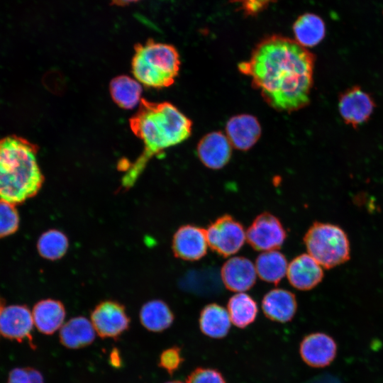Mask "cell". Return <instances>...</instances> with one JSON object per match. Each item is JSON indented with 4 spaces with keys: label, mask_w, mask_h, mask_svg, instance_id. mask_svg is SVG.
<instances>
[{
    "label": "cell",
    "mask_w": 383,
    "mask_h": 383,
    "mask_svg": "<svg viewBox=\"0 0 383 383\" xmlns=\"http://www.w3.org/2000/svg\"><path fill=\"white\" fill-rule=\"evenodd\" d=\"M315 56L295 40L279 35L263 38L238 65L273 109L299 111L310 101Z\"/></svg>",
    "instance_id": "obj_1"
},
{
    "label": "cell",
    "mask_w": 383,
    "mask_h": 383,
    "mask_svg": "<svg viewBox=\"0 0 383 383\" xmlns=\"http://www.w3.org/2000/svg\"><path fill=\"white\" fill-rule=\"evenodd\" d=\"M129 124L133 134L143 141L144 149L123 177L126 187L134 183L152 157L188 139L193 126L192 120L172 104L145 99Z\"/></svg>",
    "instance_id": "obj_2"
},
{
    "label": "cell",
    "mask_w": 383,
    "mask_h": 383,
    "mask_svg": "<svg viewBox=\"0 0 383 383\" xmlns=\"http://www.w3.org/2000/svg\"><path fill=\"white\" fill-rule=\"evenodd\" d=\"M38 146L15 135L0 139V200L13 205L38 194L44 182Z\"/></svg>",
    "instance_id": "obj_3"
},
{
    "label": "cell",
    "mask_w": 383,
    "mask_h": 383,
    "mask_svg": "<svg viewBox=\"0 0 383 383\" xmlns=\"http://www.w3.org/2000/svg\"><path fill=\"white\" fill-rule=\"evenodd\" d=\"M134 50L131 68L138 82L155 89L167 88L174 83L181 66L174 46L149 39L144 44H136Z\"/></svg>",
    "instance_id": "obj_4"
},
{
    "label": "cell",
    "mask_w": 383,
    "mask_h": 383,
    "mask_svg": "<svg viewBox=\"0 0 383 383\" xmlns=\"http://www.w3.org/2000/svg\"><path fill=\"white\" fill-rule=\"evenodd\" d=\"M304 243L308 254L323 268L335 267L350 258L348 235L338 225L314 222L306 232Z\"/></svg>",
    "instance_id": "obj_5"
},
{
    "label": "cell",
    "mask_w": 383,
    "mask_h": 383,
    "mask_svg": "<svg viewBox=\"0 0 383 383\" xmlns=\"http://www.w3.org/2000/svg\"><path fill=\"white\" fill-rule=\"evenodd\" d=\"M206 234L209 247L224 257L238 252L246 240L243 226L229 214H223L211 223Z\"/></svg>",
    "instance_id": "obj_6"
},
{
    "label": "cell",
    "mask_w": 383,
    "mask_h": 383,
    "mask_svg": "<svg viewBox=\"0 0 383 383\" xmlns=\"http://www.w3.org/2000/svg\"><path fill=\"white\" fill-rule=\"evenodd\" d=\"M245 233L252 248L263 252L279 249L287 236L280 220L270 212L257 215Z\"/></svg>",
    "instance_id": "obj_7"
},
{
    "label": "cell",
    "mask_w": 383,
    "mask_h": 383,
    "mask_svg": "<svg viewBox=\"0 0 383 383\" xmlns=\"http://www.w3.org/2000/svg\"><path fill=\"white\" fill-rule=\"evenodd\" d=\"M91 322L101 338H118L129 326L125 306L113 300L100 302L91 313Z\"/></svg>",
    "instance_id": "obj_8"
},
{
    "label": "cell",
    "mask_w": 383,
    "mask_h": 383,
    "mask_svg": "<svg viewBox=\"0 0 383 383\" xmlns=\"http://www.w3.org/2000/svg\"><path fill=\"white\" fill-rule=\"evenodd\" d=\"M206 229L187 224L174 233L172 248L174 255L187 261H196L204 257L208 249Z\"/></svg>",
    "instance_id": "obj_9"
},
{
    "label": "cell",
    "mask_w": 383,
    "mask_h": 383,
    "mask_svg": "<svg viewBox=\"0 0 383 383\" xmlns=\"http://www.w3.org/2000/svg\"><path fill=\"white\" fill-rule=\"evenodd\" d=\"M232 145L226 134L213 131L201 138L196 146V154L201 163L211 170H220L230 161Z\"/></svg>",
    "instance_id": "obj_10"
},
{
    "label": "cell",
    "mask_w": 383,
    "mask_h": 383,
    "mask_svg": "<svg viewBox=\"0 0 383 383\" xmlns=\"http://www.w3.org/2000/svg\"><path fill=\"white\" fill-rule=\"evenodd\" d=\"M226 135L232 147L247 151L260 138L262 128L258 119L250 114L242 113L232 116L226 124Z\"/></svg>",
    "instance_id": "obj_11"
},
{
    "label": "cell",
    "mask_w": 383,
    "mask_h": 383,
    "mask_svg": "<svg viewBox=\"0 0 383 383\" xmlns=\"http://www.w3.org/2000/svg\"><path fill=\"white\" fill-rule=\"evenodd\" d=\"M33 325L32 312L26 306H9L0 312V334L7 338L18 341L27 339L32 344Z\"/></svg>",
    "instance_id": "obj_12"
},
{
    "label": "cell",
    "mask_w": 383,
    "mask_h": 383,
    "mask_svg": "<svg viewBox=\"0 0 383 383\" xmlns=\"http://www.w3.org/2000/svg\"><path fill=\"white\" fill-rule=\"evenodd\" d=\"M303 360L313 367H324L335 359L337 345L334 339L324 333H311L303 339L300 345Z\"/></svg>",
    "instance_id": "obj_13"
},
{
    "label": "cell",
    "mask_w": 383,
    "mask_h": 383,
    "mask_svg": "<svg viewBox=\"0 0 383 383\" xmlns=\"http://www.w3.org/2000/svg\"><path fill=\"white\" fill-rule=\"evenodd\" d=\"M256 276L255 264L245 257H231L221 269L223 284L235 292H244L251 289L255 283Z\"/></svg>",
    "instance_id": "obj_14"
},
{
    "label": "cell",
    "mask_w": 383,
    "mask_h": 383,
    "mask_svg": "<svg viewBox=\"0 0 383 383\" xmlns=\"http://www.w3.org/2000/svg\"><path fill=\"white\" fill-rule=\"evenodd\" d=\"M373 100L360 87H354L343 94L338 103L344 121L356 127L368 120L374 109Z\"/></svg>",
    "instance_id": "obj_15"
},
{
    "label": "cell",
    "mask_w": 383,
    "mask_h": 383,
    "mask_svg": "<svg viewBox=\"0 0 383 383\" xmlns=\"http://www.w3.org/2000/svg\"><path fill=\"white\" fill-rule=\"evenodd\" d=\"M287 276L292 287L301 291H308L322 281L323 270L310 255L303 253L288 264Z\"/></svg>",
    "instance_id": "obj_16"
},
{
    "label": "cell",
    "mask_w": 383,
    "mask_h": 383,
    "mask_svg": "<svg viewBox=\"0 0 383 383\" xmlns=\"http://www.w3.org/2000/svg\"><path fill=\"white\" fill-rule=\"evenodd\" d=\"M262 309L269 319L280 323L291 321L297 309L295 295L289 290L273 289L262 300Z\"/></svg>",
    "instance_id": "obj_17"
},
{
    "label": "cell",
    "mask_w": 383,
    "mask_h": 383,
    "mask_svg": "<svg viewBox=\"0 0 383 383\" xmlns=\"http://www.w3.org/2000/svg\"><path fill=\"white\" fill-rule=\"evenodd\" d=\"M32 316L37 329L42 333L51 335L64 324L66 311L61 301L48 299L34 306Z\"/></svg>",
    "instance_id": "obj_18"
},
{
    "label": "cell",
    "mask_w": 383,
    "mask_h": 383,
    "mask_svg": "<svg viewBox=\"0 0 383 383\" xmlns=\"http://www.w3.org/2000/svg\"><path fill=\"white\" fill-rule=\"evenodd\" d=\"M94 328L84 316L74 317L60 329V342L69 349H80L91 345L96 337Z\"/></svg>",
    "instance_id": "obj_19"
},
{
    "label": "cell",
    "mask_w": 383,
    "mask_h": 383,
    "mask_svg": "<svg viewBox=\"0 0 383 383\" xmlns=\"http://www.w3.org/2000/svg\"><path fill=\"white\" fill-rule=\"evenodd\" d=\"M231 323L228 310L219 304H209L201 311L200 329L204 334L210 338L225 337L231 328Z\"/></svg>",
    "instance_id": "obj_20"
},
{
    "label": "cell",
    "mask_w": 383,
    "mask_h": 383,
    "mask_svg": "<svg viewBox=\"0 0 383 383\" xmlns=\"http://www.w3.org/2000/svg\"><path fill=\"white\" fill-rule=\"evenodd\" d=\"M295 40L304 48H312L326 35V26L321 17L313 13L300 16L293 25Z\"/></svg>",
    "instance_id": "obj_21"
},
{
    "label": "cell",
    "mask_w": 383,
    "mask_h": 383,
    "mask_svg": "<svg viewBox=\"0 0 383 383\" xmlns=\"http://www.w3.org/2000/svg\"><path fill=\"white\" fill-rule=\"evenodd\" d=\"M109 91L113 101L123 109H132L141 101L142 86L136 79L126 75L114 77Z\"/></svg>",
    "instance_id": "obj_22"
},
{
    "label": "cell",
    "mask_w": 383,
    "mask_h": 383,
    "mask_svg": "<svg viewBox=\"0 0 383 383\" xmlns=\"http://www.w3.org/2000/svg\"><path fill=\"white\" fill-rule=\"evenodd\" d=\"M140 321L148 331L162 332L168 328L174 321V314L169 306L163 301H150L141 307Z\"/></svg>",
    "instance_id": "obj_23"
},
{
    "label": "cell",
    "mask_w": 383,
    "mask_h": 383,
    "mask_svg": "<svg viewBox=\"0 0 383 383\" xmlns=\"http://www.w3.org/2000/svg\"><path fill=\"white\" fill-rule=\"evenodd\" d=\"M255 267L257 274L263 281L277 284L287 274L288 262L282 252L265 251L256 258Z\"/></svg>",
    "instance_id": "obj_24"
},
{
    "label": "cell",
    "mask_w": 383,
    "mask_h": 383,
    "mask_svg": "<svg viewBox=\"0 0 383 383\" xmlns=\"http://www.w3.org/2000/svg\"><path fill=\"white\" fill-rule=\"evenodd\" d=\"M227 310L231 322L235 326L243 328L255 320L258 308L249 294L238 292L228 299Z\"/></svg>",
    "instance_id": "obj_25"
},
{
    "label": "cell",
    "mask_w": 383,
    "mask_h": 383,
    "mask_svg": "<svg viewBox=\"0 0 383 383\" xmlns=\"http://www.w3.org/2000/svg\"><path fill=\"white\" fill-rule=\"evenodd\" d=\"M69 247L68 238L62 231L51 229L43 233L39 238L37 248L44 258L55 260L62 257Z\"/></svg>",
    "instance_id": "obj_26"
},
{
    "label": "cell",
    "mask_w": 383,
    "mask_h": 383,
    "mask_svg": "<svg viewBox=\"0 0 383 383\" xmlns=\"http://www.w3.org/2000/svg\"><path fill=\"white\" fill-rule=\"evenodd\" d=\"M18 224L19 216L15 205L0 200V238L16 232Z\"/></svg>",
    "instance_id": "obj_27"
},
{
    "label": "cell",
    "mask_w": 383,
    "mask_h": 383,
    "mask_svg": "<svg viewBox=\"0 0 383 383\" xmlns=\"http://www.w3.org/2000/svg\"><path fill=\"white\" fill-rule=\"evenodd\" d=\"M183 361L180 348L174 346L161 353L158 365L170 374H172L179 369Z\"/></svg>",
    "instance_id": "obj_28"
},
{
    "label": "cell",
    "mask_w": 383,
    "mask_h": 383,
    "mask_svg": "<svg viewBox=\"0 0 383 383\" xmlns=\"http://www.w3.org/2000/svg\"><path fill=\"white\" fill-rule=\"evenodd\" d=\"M8 383H44V380L41 373L33 368H15L9 373Z\"/></svg>",
    "instance_id": "obj_29"
},
{
    "label": "cell",
    "mask_w": 383,
    "mask_h": 383,
    "mask_svg": "<svg viewBox=\"0 0 383 383\" xmlns=\"http://www.w3.org/2000/svg\"><path fill=\"white\" fill-rule=\"evenodd\" d=\"M187 383H226L221 374L213 369L197 368L187 377Z\"/></svg>",
    "instance_id": "obj_30"
},
{
    "label": "cell",
    "mask_w": 383,
    "mask_h": 383,
    "mask_svg": "<svg viewBox=\"0 0 383 383\" xmlns=\"http://www.w3.org/2000/svg\"><path fill=\"white\" fill-rule=\"evenodd\" d=\"M247 15H255L277 0H237Z\"/></svg>",
    "instance_id": "obj_31"
},
{
    "label": "cell",
    "mask_w": 383,
    "mask_h": 383,
    "mask_svg": "<svg viewBox=\"0 0 383 383\" xmlns=\"http://www.w3.org/2000/svg\"><path fill=\"white\" fill-rule=\"evenodd\" d=\"M111 3L114 5L123 6L126 5H128L131 3H135L139 0H111Z\"/></svg>",
    "instance_id": "obj_32"
},
{
    "label": "cell",
    "mask_w": 383,
    "mask_h": 383,
    "mask_svg": "<svg viewBox=\"0 0 383 383\" xmlns=\"http://www.w3.org/2000/svg\"><path fill=\"white\" fill-rule=\"evenodd\" d=\"M165 383H183V382H181V381L174 380V381L167 382H165Z\"/></svg>",
    "instance_id": "obj_33"
},
{
    "label": "cell",
    "mask_w": 383,
    "mask_h": 383,
    "mask_svg": "<svg viewBox=\"0 0 383 383\" xmlns=\"http://www.w3.org/2000/svg\"><path fill=\"white\" fill-rule=\"evenodd\" d=\"M2 309H3L2 301H1V300L0 299V312H1Z\"/></svg>",
    "instance_id": "obj_34"
}]
</instances>
